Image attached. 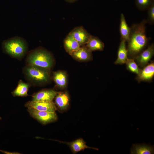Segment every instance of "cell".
Wrapping results in <instances>:
<instances>
[{
	"instance_id": "8fae6325",
	"label": "cell",
	"mask_w": 154,
	"mask_h": 154,
	"mask_svg": "<svg viewBox=\"0 0 154 154\" xmlns=\"http://www.w3.org/2000/svg\"><path fill=\"white\" fill-rule=\"evenodd\" d=\"M55 98V104L58 110L63 112L68 109L69 105L70 99L67 92L57 93Z\"/></svg>"
},
{
	"instance_id": "e0dca14e",
	"label": "cell",
	"mask_w": 154,
	"mask_h": 154,
	"mask_svg": "<svg viewBox=\"0 0 154 154\" xmlns=\"http://www.w3.org/2000/svg\"><path fill=\"white\" fill-rule=\"evenodd\" d=\"M119 31L121 40H124L127 42L129 38L130 27L128 26L124 15L122 13L120 15Z\"/></svg>"
},
{
	"instance_id": "5bb4252c",
	"label": "cell",
	"mask_w": 154,
	"mask_h": 154,
	"mask_svg": "<svg viewBox=\"0 0 154 154\" xmlns=\"http://www.w3.org/2000/svg\"><path fill=\"white\" fill-rule=\"evenodd\" d=\"M64 44L66 51L70 55L80 47L78 42L69 34L64 39Z\"/></svg>"
},
{
	"instance_id": "277c9868",
	"label": "cell",
	"mask_w": 154,
	"mask_h": 154,
	"mask_svg": "<svg viewBox=\"0 0 154 154\" xmlns=\"http://www.w3.org/2000/svg\"><path fill=\"white\" fill-rule=\"evenodd\" d=\"M48 69L28 65L24 68V74L28 80L35 84L47 82L50 78Z\"/></svg>"
},
{
	"instance_id": "9c48e42d",
	"label": "cell",
	"mask_w": 154,
	"mask_h": 154,
	"mask_svg": "<svg viewBox=\"0 0 154 154\" xmlns=\"http://www.w3.org/2000/svg\"><path fill=\"white\" fill-rule=\"evenodd\" d=\"M70 55L74 59L79 61H87L92 59V52L85 45L80 46Z\"/></svg>"
},
{
	"instance_id": "7a4b0ae2",
	"label": "cell",
	"mask_w": 154,
	"mask_h": 154,
	"mask_svg": "<svg viewBox=\"0 0 154 154\" xmlns=\"http://www.w3.org/2000/svg\"><path fill=\"white\" fill-rule=\"evenodd\" d=\"M28 65L37 66L49 69L53 64V58L49 52L39 47L31 51L27 58Z\"/></svg>"
},
{
	"instance_id": "ba28073f",
	"label": "cell",
	"mask_w": 154,
	"mask_h": 154,
	"mask_svg": "<svg viewBox=\"0 0 154 154\" xmlns=\"http://www.w3.org/2000/svg\"><path fill=\"white\" fill-rule=\"evenodd\" d=\"M154 54L153 44L149 46L145 50H143L139 54L134 57L138 65L144 67L150 60Z\"/></svg>"
},
{
	"instance_id": "7c38bea8",
	"label": "cell",
	"mask_w": 154,
	"mask_h": 154,
	"mask_svg": "<svg viewBox=\"0 0 154 154\" xmlns=\"http://www.w3.org/2000/svg\"><path fill=\"white\" fill-rule=\"evenodd\" d=\"M154 75V63L152 62L146 66L140 72L137 77L139 82L149 81L151 80Z\"/></svg>"
},
{
	"instance_id": "4fadbf2b",
	"label": "cell",
	"mask_w": 154,
	"mask_h": 154,
	"mask_svg": "<svg viewBox=\"0 0 154 154\" xmlns=\"http://www.w3.org/2000/svg\"><path fill=\"white\" fill-rule=\"evenodd\" d=\"M154 153V146L145 143L133 144L131 149L132 154H152Z\"/></svg>"
},
{
	"instance_id": "9a60e30c",
	"label": "cell",
	"mask_w": 154,
	"mask_h": 154,
	"mask_svg": "<svg viewBox=\"0 0 154 154\" xmlns=\"http://www.w3.org/2000/svg\"><path fill=\"white\" fill-rule=\"evenodd\" d=\"M65 143L68 145L74 153L84 150L86 149L98 150L97 148L89 147L87 145L86 142L82 138L76 139L71 142Z\"/></svg>"
},
{
	"instance_id": "44dd1931",
	"label": "cell",
	"mask_w": 154,
	"mask_h": 154,
	"mask_svg": "<svg viewBox=\"0 0 154 154\" xmlns=\"http://www.w3.org/2000/svg\"><path fill=\"white\" fill-rule=\"evenodd\" d=\"M135 4L137 8L141 11L148 9L154 3V0H135Z\"/></svg>"
},
{
	"instance_id": "ffe728a7",
	"label": "cell",
	"mask_w": 154,
	"mask_h": 154,
	"mask_svg": "<svg viewBox=\"0 0 154 154\" xmlns=\"http://www.w3.org/2000/svg\"><path fill=\"white\" fill-rule=\"evenodd\" d=\"M29 86L28 84L20 80L16 89L12 92L13 95L14 96H27L28 95V91Z\"/></svg>"
},
{
	"instance_id": "7402d4cb",
	"label": "cell",
	"mask_w": 154,
	"mask_h": 154,
	"mask_svg": "<svg viewBox=\"0 0 154 154\" xmlns=\"http://www.w3.org/2000/svg\"><path fill=\"white\" fill-rule=\"evenodd\" d=\"M125 63L128 70L137 75L139 74L141 69L135 62L134 59L127 58Z\"/></svg>"
},
{
	"instance_id": "603a6c76",
	"label": "cell",
	"mask_w": 154,
	"mask_h": 154,
	"mask_svg": "<svg viewBox=\"0 0 154 154\" xmlns=\"http://www.w3.org/2000/svg\"><path fill=\"white\" fill-rule=\"evenodd\" d=\"M147 12V23L150 25H153L154 23V3L148 9Z\"/></svg>"
},
{
	"instance_id": "52a82bcc",
	"label": "cell",
	"mask_w": 154,
	"mask_h": 154,
	"mask_svg": "<svg viewBox=\"0 0 154 154\" xmlns=\"http://www.w3.org/2000/svg\"><path fill=\"white\" fill-rule=\"evenodd\" d=\"M69 34L78 42L80 46L85 45L92 35L82 26L75 27Z\"/></svg>"
},
{
	"instance_id": "6da1fadb",
	"label": "cell",
	"mask_w": 154,
	"mask_h": 154,
	"mask_svg": "<svg viewBox=\"0 0 154 154\" xmlns=\"http://www.w3.org/2000/svg\"><path fill=\"white\" fill-rule=\"evenodd\" d=\"M147 23L143 19L139 23L133 24L130 27L127 49L128 55L135 57L139 54L147 45L149 38L146 36V26Z\"/></svg>"
},
{
	"instance_id": "8992f818",
	"label": "cell",
	"mask_w": 154,
	"mask_h": 154,
	"mask_svg": "<svg viewBox=\"0 0 154 154\" xmlns=\"http://www.w3.org/2000/svg\"><path fill=\"white\" fill-rule=\"evenodd\" d=\"M28 108L34 109L39 111L55 112L57 108L52 101H29L25 105Z\"/></svg>"
},
{
	"instance_id": "2e32d148",
	"label": "cell",
	"mask_w": 154,
	"mask_h": 154,
	"mask_svg": "<svg viewBox=\"0 0 154 154\" xmlns=\"http://www.w3.org/2000/svg\"><path fill=\"white\" fill-rule=\"evenodd\" d=\"M126 42L124 40L121 41L118 50L117 58L114 63L116 64H122L126 62L128 58V51Z\"/></svg>"
},
{
	"instance_id": "cb8c5ba5",
	"label": "cell",
	"mask_w": 154,
	"mask_h": 154,
	"mask_svg": "<svg viewBox=\"0 0 154 154\" xmlns=\"http://www.w3.org/2000/svg\"><path fill=\"white\" fill-rule=\"evenodd\" d=\"M0 151L6 154H19V153H18L17 152H10L1 150H0Z\"/></svg>"
},
{
	"instance_id": "ac0fdd59",
	"label": "cell",
	"mask_w": 154,
	"mask_h": 154,
	"mask_svg": "<svg viewBox=\"0 0 154 154\" xmlns=\"http://www.w3.org/2000/svg\"><path fill=\"white\" fill-rule=\"evenodd\" d=\"M85 45L92 52L103 50L104 47V43L98 37L92 35Z\"/></svg>"
},
{
	"instance_id": "5b68a950",
	"label": "cell",
	"mask_w": 154,
	"mask_h": 154,
	"mask_svg": "<svg viewBox=\"0 0 154 154\" xmlns=\"http://www.w3.org/2000/svg\"><path fill=\"white\" fill-rule=\"evenodd\" d=\"M28 111L31 116L43 124L53 122L57 119L55 112L41 111L28 108Z\"/></svg>"
},
{
	"instance_id": "30bf717a",
	"label": "cell",
	"mask_w": 154,
	"mask_h": 154,
	"mask_svg": "<svg viewBox=\"0 0 154 154\" xmlns=\"http://www.w3.org/2000/svg\"><path fill=\"white\" fill-rule=\"evenodd\" d=\"M57 92L52 89L40 91L33 96L32 101H52L55 98Z\"/></svg>"
},
{
	"instance_id": "d6986e66",
	"label": "cell",
	"mask_w": 154,
	"mask_h": 154,
	"mask_svg": "<svg viewBox=\"0 0 154 154\" xmlns=\"http://www.w3.org/2000/svg\"><path fill=\"white\" fill-rule=\"evenodd\" d=\"M53 78L57 86L63 89L67 84V77L66 73L63 72L58 71L54 73Z\"/></svg>"
},
{
	"instance_id": "d4e9b609",
	"label": "cell",
	"mask_w": 154,
	"mask_h": 154,
	"mask_svg": "<svg viewBox=\"0 0 154 154\" xmlns=\"http://www.w3.org/2000/svg\"><path fill=\"white\" fill-rule=\"evenodd\" d=\"M65 0L68 1V2H72L75 1L77 0Z\"/></svg>"
},
{
	"instance_id": "3957f363",
	"label": "cell",
	"mask_w": 154,
	"mask_h": 154,
	"mask_svg": "<svg viewBox=\"0 0 154 154\" xmlns=\"http://www.w3.org/2000/svg\"><path fill=\"white\" fill-rule=\"evenodd\" d=\"M3 45V48L7 53L17 58L23 57L28 50L26 41L19 37H14L5 40Z\"/></svg>"
}]
</instances>
